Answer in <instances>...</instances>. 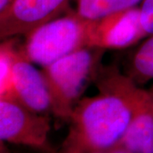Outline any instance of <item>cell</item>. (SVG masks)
Listing matches in <instances>:
<instances>
[{
	"mask_svg": "<svg viewBox=\"0 0 153 153\" xmlns=\"http://www.w3.org/2000/svg\"><path fill=\"white\" fill-rule=\"evenodd\" d=\"M140 10V20L146 34H153V0H143Z\"/></svg>",
	"mask_w": 153,
	"mask_h": 153,
	"instance_id": "obj_11",
	"label": "cell"
},
{
	"mask_svg": "<svg viewBox=\"0 0 153 153\" xmlns=\"http://www.w3.org/2000/svg\"><path fill=\"white\" fill-rule=\"evenodd\" d=\"M118 146L130 153H153V107L150 92L142 90Z\"/></svg>",
	"mask_w": 153,
	"mask_h": 153,
	"instance_id": "obj_8",
	"label": "cell"
},
{
	"mask_svg": "<svg viewBox=\"0 0 153 153\" xmlns=\"http://www.w3.org/2000/svg\"><path fill=\"white\" fill-rule=\"evenodd\" d=\"M71 0H14L0 14V44L60 16Z\"/></svg>",
	"mask_w": 153,
	"mask_h": 153,
	"instance_id": "obj_6",
	"label": "cell"
},
{
	"mask_svg": "<svg viewBox=\"0 0 153 153\" xmlns=\"http://www.w3.org/2000/svg\"><path fill=\"white\" fill-rule=\"evenodd\" d=\"M90 153H108V152H107V150H105V151H100V152H90Z\"/></svg>",
	"mask_w": 153,
	"mask_h": 153,
	"instance_id": "obj_15",
	"label": "cell"
},
{
	"mask_svg": "<svg viewBox=\"0 0 153 153\" xmlns=\"http://www.w3.org/2000/svg\"><path fill=\"white\" fill-rule=\"evenodd\" d=\"M0 153H10L9 149L6 147L5 143L0 141Z\"/></svg>",
	"mask_w": 153,
	"mask_h": 153,
	"instance_id": "obj_13",
	"label": "cell"
},
{
	"mask_svg": "<svg viewBox=\"0 0 153 153\" xmlns=\"http://www.w3.org/2000/svg\"><path fill=\"white\" fill-rule=\"evenodd\" d=\"M49 120L16 100L0 96V141L49 151Z\"/></svg>",
	"mask_w": 153,
	"mask_h": 153,
	"instance_id": "obj_5",
	"label": "cell"
},
{
	"mask_svg": "<svg viewBox=\"0 0 153 153\" xmlns=\"http://www.w3.org/2000/svg\"><path fill=\"white\" fill-rule=\"evenodd\" d=\"M147 37L140 20L139 7L92 21L88 47L123 49Z\"/></svg>",
	"mask_w": 153,
	"mask_h": 153,
	"instance_id": "obj_7",
	"label": "cell"
},
{
	"mask_svg": "<svg viewBox=\"0 0 153 153\" xmlns=\"http://www.w3.org/2000/svg\"><path fill=\"white\" fill-rule=\"evenodd\" d=\"M142 90L129 77L108 76L97 94L78 100L72 110L63 153H90L118 146Z\"/></svg>",
	"mask_w": 153,
	"mask_h": 153,
	"instance_id": "obj_1",
	"label": "cell"
},
{
	"mask_svg": "<svg viewBox=\"0 0 153 153\" xmlns=\"http://www.w3.org/2000/svg\"><path fill=\"white\" fill-rule=\"evenodd\" d=\"M91 25L92 21L82 18L76 11L56 17L27 34L20 50L33 64L45 67L88 47Z\"/></svg>",
	"mask_w": 153,
	"mask_h": 153,
	"instance_id": "obj_2",
	"label": "cell"
},
{
	"mask_svg": "<svg viewBox=\"0 0 153 153\" xmlns=\"http://www.w3.org/2000/svg\"><path fill=\"white\" fill-rule=\"evenodd\" d=\"M5 90L4 97L16 100L34 113L46 116L52 112L43 71L38 70L21 50L8 49Z\"/></svg>",
	"mask_w": 153,
	"mask_h": 153,
	"instance_id": "obj_4",
	"label": "cell"
},
{
	"mask_svg": "<svg viewBox=\"0 0 153 153\" xmlns=\"http://www.w3.org/2000/svg\"><path fill=\"white\" fill-rule=\"evenodd\" d=\"M14 0H0V14L6 10Z\"/></svg>",
	"mask_w": 153,
	"mask_h": 153,
	"instance_id": "obj_12",
	"label": "cell"
},
{
	"mask_svg": "<svg viewBox=\"0 0 153 153\" xmlns=\"http://www.w3.org/2000/svg\"><path fill=\"white\" fill-rule=\"evenodd\" d=\"M102 49L86 47L43 67L49 89L52 112L69 119L78 98L95 68Z\"/></svg>",
	"mask_w": 153,
	"mask_h": 153,
	"instance_id": "obj_3",
	"label": "cell"
},
{
	"mask_svg": "<svg viewBox=\"0 0 153 153\" xmlns=\"http://www.w3.org/2000/svg\"><path fill=\"white\" fill-rule=\"evenodd\" d=\"M133 71L138 79L149 81L153 79V34L137 49L133 58Z\"/></svg>",
	"mask_w": 153,
	"mask_h": 153,
	"instance_id": "obj_10",
	"label": "cell"
},
{
	"mask_svg": "<svg viewBox=\"0 0 153 153\" xmlns=\"http://www.w3.org/2000/svg\"><path fill=\"white\" fill-rule=\"evenodd\" d=\"M150 95H151V100H152V107H153V87L152 88V91L150 92Z\"/></svg>",
	"mask_w": 153,
	"mask_h": 153,
	"instance_id": "obj_14",
	"label": "cell"
},
{
	"mask_svg": "<svg viewBox=\"0 0 153 153\" xmlns=\"http://www.w3.org/2000/svg\"><path fill=\"white\" fill-rule=\"evenodd\" d=\"M143 0H76V13L89 21L140 5Z\"/></svg>",
	"mask_w": 153,
	"mask_h": 153,
	"instance_id": "obj_9",
	"label": "cell"
}]
</instances>
